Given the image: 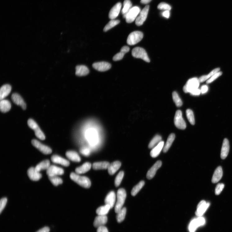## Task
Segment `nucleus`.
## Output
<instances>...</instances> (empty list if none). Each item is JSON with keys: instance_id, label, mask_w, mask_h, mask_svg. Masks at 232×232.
I'll return each instance as SVG.
<instances>
[{"instance_id": "ea45409f", "label": "nucleus", "mask_w": 232, "mask_h": 232, "mask_svg": "<svg viewBox=\"0 0 232 232\" xmlns=\"http://www.w3.org/2000/svg\"><path fill=\"white\" fill-rule=\"evenodd\" d=\"M144 184V181L142 180L134 187L131 191V195L133 196H135L141 189Z\"/></svg>"}, {"instance_id": "a18cd8bd", "label": "nucleus", "mask_w": 232, "mask_h": 232, "mask_svg": "<svg viewBox=\"0 0 232 232\" xmlns=\"http://www.w3.org/2000/svg\"><path fill=\"white\" fill-rule=\"evenodd\" d=\"M124 173L123 171H120L116 178L115 181V185L116 187L119 186L122 181L124 176Z\"/></svg>"}, {"instance_id": "7c9ffc66", "label": "nucleus", "mask_w": 232, "mask_h": 232, "mask_svg": "<svg viewBox=\"0 0 232 232\" xmlns=\"http://www.w3.org/2000/svg\"><path fill=\"white\" fill-rule=\"evenodd\" d=\"M66 156L67 158L72 161L79 162L81 159L79 154L74 151H68L66 152Z\"/></svg>"}, {"instance_id": "3c124183", "label": "nucleus", "mask_w": 232, "mask_h": 232, "mask_svg": "<svg viewBox=\"0 0 232 232\" xmlns=\"http://www.w3.org/2000/svg\"><path fill=\"white\" fill-rule=\"evenodd\" d=\"M222 72H218L213 75L211 77V79H209L207 81V82H206V83H207V84H209L212 82L214 80L218 78L219 77L221 76L222 75Z\"/></svg>"}, {"instance_id": "052dcab7", "label": "nucleus", "mask_w": 232, "mask_h": 232, "mask_svg": "<svg viewBox=\"0 0 232 232\" xmlns=\"http://www.w3.org/2000/svg\"><path fill=\"white\" fill-rule=\"evenodd\" d=\"M152 0H141V3L143 4H147L150 2Z\"/></svg>"}, {"instance_id": "79ce46f5", "label": "nucleus", "mask_w": 232, "mask_h": 232, "mask_svg": "<svg viewBox=\"0 0 232 232\" xmlns=\"http://www.w3.org/2000/svg\"><path fill=\"white\" fill-rule=\"evenodd\" d=\"M172 97L173 100L177 107H180L182 106L183 102L176 92L175 91L173 93Z\"/></svg>"}, {"instance_id": "9b49d317", "label": "nucleus", "mask_w": 232, "mask_h": 232, "mask_svg": "<svg viewBox=\"0 0 232 232\" xmlns=\"http://www.w3.org/2000/svg\"><path fill=\"white\" fill-rule=\"evenodd\" d=\"M149 9V5L146 6L140 12L139 16L135 20V24L138 26L142 25L147 19Z\"/></svg>"}, {"instance_id": "a19ab883", "label": "nucleus", "mask_w": 232, "mask_h": 232, "mask_svg": "<svg viewBox=\"0 0 232 232\" xmlns=\"http://www.w3.org/2000/svg\"><path fill=\"white\" fill-rule=\"evenodd\" d=\"M120 22V21L118 20H111L105 26L104 28V31L107 32L111 29L115 27V26L118 24Z\"/></svg>"}, {"instance_id": "6e6d98bb", "label": "nucleus", "mask_w": 232, "mask_h": 232, "mask_svg": "<svg viewBox=\"0 0 232 232\" xmlns=\"http://www.w3.org/2000/svg\"><path fill=\"white\" fill-rule=\"evenodd\" d=\"M130 50V48L128 46H125L123 47L120 51L124 53L125 54L128 52Z\"/></svg>"}, {"instance_id": "72a5a7b5", "label": "nucleus", "mask_w": 232, "mask_h": 232, "mask_svg": "<svg viewBox=\"0 0 232 232\" xmlns=\"http://www.w3.org/2000/svg\"><path fill=\"white\" fill-rule=\"evenodd\" d=\"M111 208L108 205L101 206L96 210V213L99 216H106Z\"/></svg>"}, {"instance_id": "b1692460", "label": "nucleus", "mask_w": 232, "mask_h": 232, "mask_svg": "<svg viewBox=\"0 0 232 232\" xmlns=\"http://www.w3.org/2000/svg\"><path fill=\"white\" fill-rule=\"evenodd\" d=\"M11 90V87L10 84H6L2 86L0 90V99L2 100L9 95Z\"/></svg>"}, {"instance_id": "8fccbe9b", "label": "nucleus", "mask_w": 232, "mask_h": 232, "mask_svg": "<svg viewBox=\"0 0 232 232\" xmlns=\"http://www.w3.org/2000/svg\"><path fill=\"white\" fill-rule=\"evenodd\" d=\"M125 54L120 51V52L116 54L113 57V59L114 61H118L122 60L124 57Z\"/></svg>"}, {"instance_id": "c756f323", "label": "nucleus", "mask_w": 232, "mask_h": 232, "mask_svg": "<svg viewBox=\"0 0 232 232\" xmlns=\"http://www.w3.org/2000/svg\"><path fill=\"white\" fill-rule=\"evenodd\" d=\"M11 103L8 100L4 99L0 102V109L2 113L8 112L11 110Z\"/></svg>"}, {"instance_id": "9d476101", "label": "nucleus", "mask_w": 232, "mask_h": 232, "mask_svg": "<svg viewBox=\"0 0 232 232\" xmlns=\"http://www.w3.org/2000/svg\"><path fill=\"white\" fill-rule=\"evenodd\" d=\"M205 223L204 218L202 217L193 220L189 226V230L190 232H195L197 229L199 227L203 225Z\"/></svg>"}, {"instance_id": "f704fd0d", "label": "nucleus", "mask_w": 232, "mask_h": 232, "mask_svg": "<svg viewBox=\"0 0 232 232\" xmlns=\"http://www.w3.org/2000/svg\"><path fill=\"white\" fill-rule=\"evenodd\" d=\"M50 162L48 160H45L40 162L35 167L37 171L40 172L42 170H47L50 166Z\"/></svg>"}, {"instance_id": "0eeeda50", "label": "nucleus", "mask_w": 232, "mask_h": 232, "mask_svg": "<svg viewBox=\"0 0 232 232\" xmlns=\"http://www.w3.org/2000/svg\"><path fill=\"white\" fill-rule=\"evenodd\" d=\"M132 55L133 57L142 59L146 62H150V59L147 52L142 48L138 47L133 48L132 51Z\"/></svg>"}, {"instance_id": "5fc2aeb1", "label": "nucleus", "mask_w": 232, "mask_h": 232, "mask_svg": "<svg viewBox=\"0 0 232 232\" xmlns=\"http://www.w3.org/2000/svg\"><path fill=\"white\" fill-rule=\"evenodd\" d=\"M201 93V90L198 89L193 91L190 93L193 95L198 96L200 95Z\"/></svg>"}, {"instance_id": "cd10ccee", "label": "nucleus", "mask_w": 232, "mask_h": 232, "mask_svg": "<svg viewBox=\"0 0 232 232\" xmlns=\"http://www.w3.org/2000/svg\"><path fill=\"white\" fill-rule=\"evenodd\" d=\"M121 166V162L118 161H115L111 163L108 168L109 174L111 175H114Z\"/></svg>"}, {"instance_id": "c9c22d12", "label": "nucleus", "mask_w": 232, "mask_h": 232, "mask_svg": "<svg viewBox=\"0 0 232 232\" xmlns=\"http://www.w3.org/2000/svg\"><path fill=\"white\" fill-rule=\"evenodd\" d=\"M123 5L124 7L122 10V13L123 15L124 18H125L126 14L131 8L132 3L130 0H125Z\"/></svg>"}, {"instance_id": "a878e982", "label": "nucleus", "mask_w": 232, "mask_h": 232, "mask_svg": "<svg viewBox=\"0 0 232 232\" xmlns=\"http://www.w3.org/2000/svg\"><path fill=\"white\" fill-rule=\"evenodd\" d=\"M223 170L221 166L218 167L215 171L212 179V182L213 184L218 182L221 179L223 176Z\"/></svg>"}, {"instance_id": "aec40b11", "label": "nucleus", "mask_w": 232, "mask_h": 232, "mask_svg": "<svg viewBox=\"0 0 232 232\" xmlns=\"http://www.w3.org/2000/svg\"><path fill=\"white\" fill-rule=\"evenodd\" d=\"M107 217L106 216H99L96 217L93 222L94 227L96 228L104 226L107 221Z\"/></svg>"}, {"instance_id": "1a4fd4ad", "label": "nucleus", "mask_w": 232, "mask_h": 232, "mask_svg": "<svg viewBox=\"0 0 232 232\" xmlns=\"http://www.w3.org/2000/svg\"><path fill=\"white\" fill-rule=\"evenodd\" d=\"M174 123L175 126L180 130H184L186 128V124L182 117V111L177 110L174 118Z\"/></svg>"}, {"instance_id": "ddd939ff", "label": "nucleus", "mask_w": 232, "mask_h": 232, "mask_svg": "<svg viewBox=\"0 0 232 232\" xmlns=\"http://www.w3.org/2000/svg\"><path fill=\"white\" fill-rule=\"evenodd\" d=\"M47 174L48 176H57L64 174V170L54 165L50 166L47 170Z\"/></svg>"}, {"instance_id": "37998d69", "label": "nucleus", "mask_w": 232, "mask_h": 232, "mask_svg": "<svg viewBox=\"0 0 232 232\" xmlns=\"http://www.w3.org/2000/svg\"><path fill=\"white\" fill-rule=\"evenodd\" d=\"M48 178L51 183L55 186L63 183L62 180L57 176H48Z\"/></svg>"}, {"instance_id": "473e14b6", "label": "nucleus", "mask_w": 232, "mask_h": 232, "mask_svg": "<svg viewBox=\"0 0 232 232\" xmlns=\"http://www.w3.org/2000/svg\"><path fill=\"white\" fill-rule=\"evenodd\" d=\"M175 137V135L174 134H171L169 135L163 148V152L165 153L168 151L174 141Z\"/></svg>"}, {"instance_id": "49530a36", "label": "nucleus", "mask_w": 232, "mask_h": 232, "mask_svg": "<svg viewBox=\"0 0 232 232\" xmlns=\"http://www.w3.org/2000/svg\"><path fill=\"white\" fill-rule=\"evenodd\" d=\"M91 149L88 146H84L80 149V152L85 156L88 157L90 155Z\"/></svg>"}, {"instance_id": "13d9d810", "label": "nucleus", "mask_w": 232, "mask_h": 232, "mask_svg": "<svg viewBox=\"0 0 232 232\" xmlns=\"http://www.w3.org/2000/svg\"><path fill=\"white\" fill-rule=\"evenodd\" d=\"M162 14L163 16L167 19H168L170 16V12L169 11H165L162 13Z\"/></svg>"}, {"instance_id": "f03ea898", "label": "nucleus", "mask_w": 232, "mask_h": 232, "mask_svg": "<svg viewBox=\"0 0 232 232\" xmlns=\"http://www.w3.org/2000/svg\"><path fill=\"white\" fill-rule=\"evenodd\" d=\"M70 177L74 181L83 187L89 188L91 186L90 180L87 177L81 176L78 174L72 173L70 175Z\"/></svg>"}, {"instance_id": "5701e85b", "label": "nucleus", "mask_w": 232, "mask_h": 232, "mask_svg": "<svg viewBox=\"0 0 232 232\" xmlns=\"http://www.w3.org/2000/svg\"><path fill=\"white\" fill-rule=\"evenodd\" d=\"M52 161L53 162L61 165L65 166H68L70 165L69 161L57 155H53L51 157Z\"/></svg>"}, {"instance_id": "393cba45", "label": "nucleus", "mask_w": 232, "mask_h": 232, "mask_svg": "<svg viewBox=\"0 0 232 232\" xmlns=\"http://www.w3.org/2000/svg\"><path fill=\"white\" fill-rule=\"evenodd\" d=\"M164 142L161 141L155 147L153 148L150 152L151 157L153 158H156L159 155L163 148H164Z\"/></svg>"}, {"instance_id": "4c0bfd02", "label": "nucleus", "mask_w": 232, "mask_h": 232, "mask_svg": "<svg viewBox=\"0 0 232 232\" xmlns=\"http://www.w3.org/2000/svg\"><path fill=\"white\" fill-rule=\"evenodd\" d=\"M126 213V209L125 208H123L120 210L117 213L116 220L118 223L122 222L125 219Z\"/></svg>"}, {"instance_id": "39448f33", "label": "nucleus", "mask_w": 232, "mask_h": 232, "mask_svg": "<svg viewBox=\"0 0 232 232\" xmlns=\"http://www.w3.org/2000/svg\"><path fill=\"white\" fill-rule=\"evenodd\" d=\"M200 82L197 78H193L189 80L183 88L184 91L185 93H190L194 90L198 89Z\"/></svg>"}, {"instance_id": "dca6fc26", "label": "nucleus", "mask_w": 232, "mask_h": 232, "mask_svg": "<svg viewBox=\"0 0 232 232\" xmlns=\"http://www.w3.org/2000/svg\"><path fill=\"white\" fill-rule=\"evenodd\" d=\"M28 175L30 178L33 181H38L42 177L40 172L37 170L35 167H31L28 171Z\"/></svg>"}, {"instance_id": "c85d7f7f", "label": "nucleus", "mask_w": 232, "mask_h": 232, "mask_svg": "<svg viewBox=\"0 0 232 232\" xmlns=\"http://www.w3.org/2000/svg\"><path fill=\"white\" fill-rule=\"evenodd\" d=\"M91 166V163L89 162L84 163L82 166L76 168L75 172L78 174L85 173L90 169Z\"/></svg>"}, {"instance_id": "09e8293b", "label": "nucleus", "mask_w": 232, "mask_h": 232, "mask_svg": "<svg viewBox=\"0 0 232 232\" xmlns=\"http://www.w3.org/2000/svg\"><path fill=\"white\" fill-rule=\"evenodd\" d=\"M225 185L221 183L218 184L216 188V195H219L222 191Z\"/></svg>"}, {"instance_id": "bf43d9fd", "label": "nucleus", "mask_w": 232, "mask_h": 232, "mask_svg": "<svg viewBox=\"0 0 232 232\" xmlns=\"http://www.w3.org/2000/svg\"><path fill=\"white\" fill-rule=\"evenodd\" d=\"M50 229L48 227H45L40 229L37 232H49Z\"/></svg>"}, {"instance_id": "6e6552de", "label": "nucleus", "mask_w": 232, "mask_h": 232, "mask_svg": "<svg viewBox=\"0 0 232 232\" xmlns=\"http://www.w3.org/2000/svg\"><path fill=\"white\" fill-rule=\"evenodd\" d=\"M140 12V8L138 7L135 6L132 7L125 17L126 22L129 23L133 22L136 19L137 16Z\"/></svg>"}, {"instance_id": "2f4dec72", "label": "nucleus", "mask_w": 232, "mask_h": 232, "mask_svg": "<svg viewBox=\"0 0 232 232\" xmlns=\"http://www.w3.org/2000/svg\"><path fill=\"white\" fill-rule=\"evenodd\" d=\"M110 163L107 161H101L94 162L93 165V167L94 170L108 169Z\"/></svg>"}, {"instance_id": "6ab92c4d", "label": "nucleus", "mask_w": 232, "mask_h": 232, "mask_svg": "<svg viewBox=\"0 0 232 232\" xmlns=\"http://www.w3.org/2000/svg\"><path fill=\"white\" fill-rule=\"evenodd\" d=\"M162 165V162L160 161L156 162L151 168L148 171L147 177L149 180L152 179L155 175L157 170L160 168Z\"/></svg>"}, {"instance_id": "e433bc0d", "label": "nucleus", "mask_w": 232, "mask_h": 232, "mask_svg": "<svg viewBox=\"0 0 232 232\" xmlns=\"http://www.w3.org/2000/svg\"><path fill=\"white\" fill-rule=\"evenodd\" d=\"M162 138L161 136L157 135L155 136L150 143L148 148L152 149L155 147L161 141Z\"/></svg>"}, {"instance_id": "7ed1b4c3", "label": "nucleus", "mask_w": 232, "mask_h": 232, "mask_svg": "<svg viewBox=\"0 0 232 232\" xmlns=\"http://www.w3.org/2000/svg\"><path fill=\"white\" fill-rule=\"evenodd\" d=\"M117 201L115 208V212L116 213L123 208L126 198V193L124 189H119L117 192Z\"/></svg>"}, {"instance_id": "a211bd4d", "label": "nucleus", "mask_w": 232, "mask_h": 232, "mask_svg": "<svg viewBox=\"0 0 232 232\" xmlns=\"http://www.w3.org/2000/svg\"><path fill=\"white\" fill-rule=\"evenodd\" d=\"M11 99L16 105L20 106L23 110L26 108V105L22 98L18 93H15L12 94Z\"/></svg>"}, {"instance_id": "20e7f679", "label": "nucleus", "mask_w": 232, "mask_h": 232, "mask_svg": "<svg viewBox=\"0 0 232 232\" xmlns=\"http://www.w3.org/2000/svg\"><path fill=\"white\" fill-rule=\"evenodd\" d=\"M143 34L139 31H135L131 33L128 36L127 43L130 45H134L138 43L143 39Z\"/></svg>"}, {"instance_id": "423d86ee", "label": "nucleus", "mask_w": 232, "mask_h": 232, "mask_svg": "<svg viewBox=\"0 0 232 232\" xmlns=\"http://www.w3.org/2000/svg\"><path fill=\"white\" fill-rule=\"evenodd\" d=\"M28 124L29 127L35 132L36 136L39 139L42 140H45L46 137L44 134L34 120L32 119H29Z\"/></svg>"}, {"instance_id": "f3484780", "label": "nucleus", "mask_w": 232, "mask_h": 232, "mask_svg": "<svg viewBox=\"0 0 232 232\" xmlns=\"http://www.w3.org/2000/svg\"><path fill=\"white\" fill-rule=\"evenodd\" d=\"M122 4L118 2L116 4L110 11L109 14V18L111 20H113L117 18L121 10Z\"/></svg>"}, {"instance_id": "f257e3e1", "label": "nucleus", "mask_w": 232, "mask_h": 232, "mask_svg": "<svg viewBox=\"0 0 232 232\" xmlns=\"http://www.w3.org/2000/svg\"><path fill=\"white\" fill-rule=\"evenodd\" d=\"M79 137L88 143L90 148H95L101 143L104 136L100 125L95 121L90 120L81 126Z\"/></svg>"}, {"instance_id": "bb28decb", "label": "nucleus", "mask_w": 232, "mask_h": 232, "mask_svg": "<svg viewBox=\"0 0 232 232\" xmlns=\"http://www.w3.org/2000/svg\"><path fill=\"white\" fill-rule=\"evenodd\" d=\"M75 75L78 76H81L88 75L89 70L87 66L84 65L77 66L75 67Z\"/></svg>"}, {"instance_id": "c03bdc74", "label": "nucleus", "mask_w": 232, "mask_h": 232, "mask_svg": "<svg viewBox=\"0 0 232 232\" xmlns=\"http://www.w3.org/2000/svg\"><path fill=\"white\" fill-rule=\"evenodd\" d=\"M186 114L189 122L192 125L195 124V119L193 111L190 109L187 110Z\"/></svg>"}, {"instance_id": "58836bf2", "label": "nucleus", "mask_w": 232, "mask_h": 232, "mask_svg": "<svg viewBox=\"0 0 232 232\" xmlns=\"http://www.w3.org/2000/svg\"><path fill=\"white\" fill-rule=\"evenodd\" d=\"M220 69L219 68H216L213 70L207 75H203L199 79L200 83H202L206 80L209 79L210 77H212L213 75L217 73L220 70Z\"/></svg>"}, {"instance_id": "4d7b16f0", "label": "nucleus", "mask_w": 232, "mask_h": 232, "mask_svg": "<svg viewBox=\"0 0 232 232\" xmlns=\"http://www.w3.org/2000/svg\"><path fill=\"white\" fill-rule=\"evenodd\" d=\"M208 90V88L207 85H203L201 89V92L202 94L205 93L207 92Z\"/></svg>"}, {"instance_id": "de8ad7c7", "label": "nucleus", "mask_w": 232, "mask_h": 232, "mask_svg": "<svg viewBox=\"0 0 232 232\" xmlns=\"http://www.w3.org/2000/svg\"><path fill=\"white\" fill-rule=\"evenodd\" d=\"M157 8L160 10L165 11H170L171 9V6L169 4L165 2H161L158 5Z\"/></svg>"}, {"instance_id": "f8f14e48", "label": "nucleus", "mask_w": 232, "mask_h": 232, "mask_svg": "<svg viewBox=\"0 0 232 232\" xmlns=\"http://www.w3.org/2000/svg\"><path fill=\"white\" fill-rule=\"evenodd\" d=\"M32 145L39 150L42 153L45 154H50L52 152L51 149L40 142L36 139H33L31 141Z\"/></svg>"}, {"instance_id": "4468645a", "label": "nucleus", "mask_w": 232, "mask_h": 232, "mask_svg": "<svg viewBox=\"0 0 232 232\" xmlns=\"http://www.w3.org/2000/svg\"><path fill=\"white\" fill-rule=\"evenodd\" d=\"M210 205L209 203L206 202L204 200L201 201L197 206L195 212L196 216L198 217L202 216L209 208Z\"/></svg>"}, {"instance_id": "603ef678", "label": "nucleus", "mask_w": 232, "mask_h": 232, "mask_svg": "<svg viewBox=\"0 0 232 232\" xmlns=\"http://www.w3.org/2000/svg\"><path fill=\"white\" fill-rule=\"evenodd\" d=\"M7 202V199L6 198L2 199L0 201V212L2 213L5 208Z\"/></svg>"}, {"instance_id": "864d4df0", "label": "nucleus", "mask_w": 232, "mask_h": 232, "mask_svg": "<svg viewBox=\"0 0 232 232\" xmlns=\"http://www.w3.org/2000/svg\"><path fill=\"white\" fill-rule=\"evenodd\" d=\"M97 232H109L107 228L105 226L98 228Z\"/></svg>"}, {"instance_id": "4be33fe9", "label": "nucleus", "mask_w": 232, "mask_h": 232, "mask_svg": "<svg viewBox=\"0 0 232 232\" xmlns=\"http://www.w3.org/2000/svg\"><path fill=\"white\" fill-rule=\"evenodd\" d=\"M116 195L114 191L110 192L107 196L105 200L106 205L110 206L111 209L112 208L115 203Z\"/></svg>"}, {"instance_id": "2eb2a0df", "label": "nucleus", "mask_w": 232, "mask_h": 232, "mask_svg": "<svg viewBox=\"0 0 232 232\" xmlns=\"http://www.w3.org/2000/svg\"><path fill=\"white\" fill-rule=\"evenodd\" d=\"M92 66L95 70L100 72H105L109 70L111 67L110 64L106 62L94 63Z\"/></svg>"}, {"instance_id": "412c9836", "label": "nucleus", "mask_w": 232, "mask_h": 232, "mask_svg": "<svg viewBox=\"0 0 232 232\" xmlns=\"http://www.w3.org/2000/svg\"><path fill=\"white\" fill-rule=\"evenodd\" d=\"M230 150V145L228 140L225 139L223 140L221 150V157L222 159H225L229 154Z\"/></svg>"}]
</instances>
